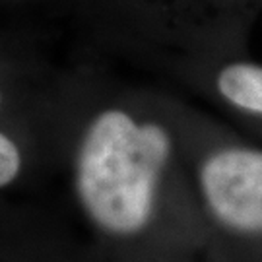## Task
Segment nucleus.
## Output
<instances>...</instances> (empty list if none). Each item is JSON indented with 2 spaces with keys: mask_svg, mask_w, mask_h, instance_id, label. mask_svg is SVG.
<instances>
[{
  "mask_svg": "<svg viewBox=\"0 0 262 262\" xmlns=\"http://www.w3.org/2000/svg\"><path fill=\"white\" fill-rule=\"evenodd\" d=\"M115 262H192L190 256H169V254H151V256H132Z\"/></svg>",
  "mask_w": 262,
  "mask_h": 262,
  "instance_id": "nucleus-6",
  "label": "nucleus"
},
{
  "mask_svg": "<svg viewBox=\"0 0 262 262\" xmlns=\"http://www.w3.org/2000/svg\"><path fill=\"white\" fill-rule=\"evenodd\" d=\"M45 169H55L51 151L12 132L0 130V192L28 185Z\"/></svg>",
  "mask_w": 262,
  "mask_h": 262,
  "instance_id": "nucleus-3",
  "label": "nucleus"
},
{
  "mask_svg": "<svg viewBox=\"0 0 262 262\" xmlns=\"http://www.w3.org/2000/svg\"><path fill=\"white\" fill-rule=\"evenodd\" d=\"M215 88L229 105L251 115L262 117V66L251 62H233L224 66Z\"/></svg>",
  "mask_w": 262,
  "mask_h": 262,
  "instance_id": "nucleus-4",
  "label": "nucleus"
},
{
  "mask_svg": "<svg viewBox=\"0 0 262 262\" xmlns=\"http://www.w3.org/2000/svg\"><path fill=\"white\" fill-rule=\"evenodd\" d=\"M190 171L206 237L262 243V150L192 142Z\"/></svg>",
  "mask_w": 262,
  "mask_h": 262,
  "instance_id": "nucleus-2",
  "label": "nucleus"
},
{
  "mask_svg": "<svg viewBox=\"0 0 262 262\" xmlns=\"http://www.w3.org/2000/svg\"><path fill=\"white\" fill-rule=\"evenodd\" d=\"M192 138L158 115L101 107L56 138V167L109 262L192 256L206 231L190 171Z\"/></svg>",
  "mask_w": 262,
  "mask_h": 262,
  "instance_id": "nucleus-1",
  "label": "nucleus"
},
{
  "mask_svg": "<svg viewBox=\"0 0 262 262\" xmlns=\"http://www.w3.org/2000/svg\"><path fill=\"white\" fill-rule=\"evenodd\" d=\"M53 243L35 237H19L16 235V256L14 262H74L68 254L51 249Z\"/></svg>",
  "mask_w": 262,
  "mask_h": 262,
  "instance_id": "nucleus-5",
  "label": "nucleus"
}]
</instances>
